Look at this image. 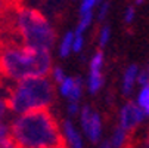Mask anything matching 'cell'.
Masks as SVG:
<instances>
[{
  "label": "cell",
  "mask_w": 149,
  "mask_h": 148,
  "mask_svg": "<svg viewBox=\"0 0 149 148\" xmlns=\"http://www.w3.org/2000/svg\"><path fill=\"white\" fill-rule=\"evenodd\" d=\"M92 21H93V12H86V13H81L80 15V19H78V24H77V28L74 33L77 34H84L90 25H92Z\"/></svg>",
  "instance_id": "obj_14"
},
{
  "label": "cell",
  "mask_w": 149,
  "mask_h": 148,
  "mask_svg": "<svg viewBox=\"0 0 149 148\" xmlns=\"http://www.w3.org/2000/svg\"><path fill=\"white\" fill-rule=\"evenodd\" d=\"M9 114H10V110L8 104V93L6 90L0 89V121H6Z\"/></svg>",
  "instance_id": "obj_15"
},
{
  "label": "cell",
  "mask_w": 149,
  "mask_h": 148,
  "mask_svg": "<svg viewBox=\"0 0 149 148\" xmlns=\"http://www.w3.org/2000/svg\"><path fill=\"white\" fill-rule=\"evenodd\" d=\"M145 148H149V147H148V145H146V147H145Z\"/></svg>",
  "instance_id": "obj_30"
},
{
  "label": "cell",
  "mask_w": 149,
  "mask_h": 148,
  "mask_svg": "<svg viewBox=\"0 0 149 148\" xmlns=\"http://www.w3.org/2000/svg\"><path fill=\"white\" fill-rule=\"evenodd\" d=\"M84 46V36L74 33V40H72V52H81Z\"/></svg>",
  "instance_id": "obj_20"
},
{
  "label": "cell",
  "mask_w": 149,
  "mask_h": 148,
  "mask_svg": "<svg viewBox=\"0 0 149 148\" xmlns=\"http://www.w3.org/2000/svg\"><path fill=\"white\" fill-rule=\"evenodd\" d=\"M102 0H81V5H80V15L81 13H86V12H93L95 6L99 5Z\"/></svg>",
  "instance_id": "obj_17"
},
{
  "label": "cell",
  "mask_w": 149,
  "mask_h": 148,
  "mask_svg": "<svg viewBox=\"0 0 149 148\" xmlns=\"http://www.w3.org/2000/svg\"><path fill=\"white\" fill-rule=\"evenodd\" d=\"M10 24L21 40V45L33 49L52 51L56 41L55 28L37 9L25 6L16 8L10 18Z\"/></svg>",
  "instance_id": "obj_4"
},
{
  "label": "cell",
  "mask_w": 149,
  "mask_h": 148,
  "mask_svg": "<svg viewBox=\"0 0 149 148\" xmlns=\"http://www.w3.org/2000/svg\"><path fill=\"white\" fill-rule=\"evenodd\" d=\"M80 104L78 102H68V107H67V113L71 116V117H74V116H77L78 113H80Z\"/></svg>",
  "instance_id": "obj_22"
},
{
  "label": "cell",
  "mask_w": 149,
  "mask_h": 148,
  "mask_svg": "<svg viewBox=\"0 0 149 148\" xmlns=\"http://www.w3.org/2000/svg\"><path fill=\"white\" fill-rule=\"evenodd\" d=\"M10 138L18 148H67L61 126L49 110L16 116L10 124Z\"/></svg>",
  "instance_id": "obj_1"
},
{
  "label": "cell",
  "mask_w": 149,
  "mask_h": 148,
  "mask_svg": "<svg viewBox=\"0 0 149 148\" xmlns=\"http://www.w3.org/2000/svg\"><path fill=\"white\" fill-rule=\"evenodd\" d=\"M8 9H9V2L8 0H0V18H3L6 15Z\"/></svg>",
  "instance_id": "obj_24"
},
{
  "label": "cell",
  "mask_w": 149,
  "mask_h": 148,
  "mask_svg": "<svg viewBox=\"0 0 149 148\" xmlns=\"http://www.w3.org/2000/svg\"><path fill=\"white\" fill-rule=\"evenodd\" d=\"M130 141H132L130 133L127 130H124V129H121L120 126H117L111 139H109V144H111L112 148H129Z\"/></svg>",
  "instance_id": "obj_11"
},
{
  "label": "cell",
  "mask_w": 149,
  "mask_h": 148,
  "mask_svg": "<svg viewBox=\"0 0 149 148\" xmlns=\"http://www.w3.org/2000/svg\"><path fill=\"white\" fill-rule=\"evenodd\" d=\"M146 73H148V77H149V67L146 68Z\"/></svg>",
  "instance_id": "obj_28"
},
{
  "label": "cell",
  "mask_w": 149,
  "mask_h": 148,
  "mask_svg": "<svg viewBox=\"0 0 149 148\" xmlns=\"http://www.w3.org/2000/svg\"><path fill=\"white\" fill-rule=\"evenodd\" d=\"M72 40H74V31H68L62 36L59 43V56L67 58L72 52Z\"/></svg>",
  "instance_id": "obj_12"
},
{
  "label": "cell",
  "mask_w": 149,
  "mask_h": 148,
  "mask_svg": "<svg viewBox=\"0 0 149 148\" xmlns=\"http://www.w3.org/2000/svg\"><path fill=\"white\" fill-rule=\"evenodd\" d=\"M148 81H149V77H148L146 70H139V73H137V83L140 84V86H145Z\"/></svg>",
  "instance_id": "obj_23"
},
{
  "label": "cell",
  "mask_w": 149,
  "mask_h": 148,
  "mask_svg": "<svg viewBox=\"0 0 149 148\" xmlns=\"http://www.w3.org/2000/svg\"><path fill=\"white\" fill-rule=\"evenodd\" d=\"M109 39H111V28L108 25H102L97 34V45L99 48H105L106 45L109 43Z\"/></svg>",
  "instance_id": "obj_16"
},
{
  "label": "cell",
  "mask_w": 149,
  "mask_h": 148,
  "mask_svg": "<svg viewBox=\"0 0 149 148\" xmlns=\"http://www.w3.org/2000/svg\"><path fill=\"white\" fill-rule=\"evenodd\" d=\"M80 124L81 129L86 135V138L93 142L97 144L102 138V119L100 114L90 105H83L80 108Z\"/></svg>",
  "instance_id": "obj_5"
},
{
  "label": "cell",
  "mask_w": 149,
  "mask_h": 148,
  "mask_svg": "<svg viewBox=\"0 0 149 148\" xmlns=\"http://www.w3.org/2000/svg\"><path fill=\"white\" fill-rule=\"evenodd\" d=\"M0 148H18V145L12 141V138H9L8 141H5V142L0 144Z\"/></svg>",
  "instance_id": "obj_25"
},
{
  "label": "cell",
  "mask_w": 149,
  "mask_h": 148,
  "mask_svg": "<svg viewBox=\"0 0 149 148\" xmlns=\"http://www.w3.org/2000/svg\"><path fill=\"white\" fill-rule=\"evenodd\" d=\"M137 73H139V67L132 64L127 67V70L123 74V80H121V92L123 95L129 96L132 95L136 83H137Z\"/></svg>",
  "instance_id": "obj_10"
},
{
  "label": "cell",
  "mask_w": 149,
  "mask_h": 148,
  "mask_svg": "<svg viewBox=\"0 0 149 148\" xmlns=\"http://www.w3.org/2000/svg\"><path fill=\"white\" fill-rule=\"evenodd\" d=\"M99 148H112V147H111L109 141H105V142H102V144L99 145Z\"/></svg>",
  "instance_id": "obj_26"
},
{
  "label": "cell",
  "mask_w": 149,
  "mask_h": 148,
  "mask_svg": "<svg viewBox=\"0 0 149 148\" xmlns=\"http://www.w3.org/2000/svg\"><path fill=\"white\" fill-rule=\"evenodd\" d=\"M52 68L50 51L33 49L19 43L0 46V79L15 83L30 77H47Z\"/></svg>",
  "instance_id": "obj_2"
},
{
  "label": "cell",
  "mask_w": 149,
  "mask_h": 148,
  "mask_svg": "<svg viewBox=\"0 0 149 148\" xmlns=\"http://www.w3.org/2000/svg\"><path fill=\"white\" fill-rule=\"evenodd\" d=\"M61 132H62L63 141H65V145L68 148H84L81 133L77 130V128L74 126V123L71 120H63L62 121Z\"/></svg>",
  "instance_id": "obj_9"
},
{
  "label": "cell",
  "mask_w": 149,
  "mask_h": 148,
  "mask_svg": "<svg viewBox=\"0 0 149 148\" xmlns=\"http://www.w3.org/2000/svg\"><path fill=\"white\" fill-rule=\"evenodd\" d=\"M50 76H52V79H50V80H52L53 83H58V84H59L63 79L67 77L65 71H63L61 67H53V68H52V71H50Z\"/></svg>",
  "instance_id": "obj_18"
},
{
  "label": "cell",
  "mask_w": 149,
  "mask_h": 148,
  "mask_svg": "<svg viewBox=\"0 0 149 148\" xmlns=\"http://www.w3.org/2000/svg\"><path fill=\"white\" fill-rule=\"evenodd\" d=\"M118 120H120V124H118L120 128L127 130L129 133H132L133 130H136V128H139V124L145 120V114L137 107L136 102L130 101V102L124 104L121 107Z\"/></svg>",
  "instance_id": "obj_7"
},
{
  "label": "cell",
  "mask_w": 149,
  "mask_h": 148,
  "mask_svg": "<svg viewBox=\"0 0 149 148\" xmlns=\"http://www.w3.org/2000/svg\"><path fill=\"white\" fill-rule=\"evenodd\" d=\"M103 64H105L103 52L102 51L95 52L89 64V79H87V89H89V93L92 95H96L103 88V83H105Z\"/></svg>",
  "instance_id": "obj_6"
},
{
  "label": "cell",
  "mask_w": 149,
  "mask_h": 148,
  "mask_svg": "<svg viewBox=\"0 0 149 148\" xmlns=\"http://www.w3.org/2000/svg\"><path fill=\"white\" fill-rule=\"evenodd\" d=\"M146 0H134V6H142Z\"/></svg>",
  "instance_id": "obj_27"
},
{
  "label": "cell",
  "mask_w": 149,
  "mask_h": 148,
  "mask_svg": "<svg viewBox=\"0 0 149 148\" xmlns=\"http://www.w3.org/2000/svg\"><path fill=\"white\" fill-rule=\"evenodd\" d=\"M124 22L127 24V25H130L133 21L136 19V8L134 6H129L125 11H124Z\"/></svg>",
  "instance_id": "obj_21"
},
{
  "label": "cell",
  "mask_w": 149,
  "mask_h": 148,
  "mask_svg": "<svg viewBox=\"0 0 149 148\" xmlns=\"http://www.w3.org/2000/svg\"><path fill=\"white\" fill-rule=\"evenodd\" d=\"M136 104H137V107L143 111L145 117H148L149 116V81L145 84V86H142V90L137 95Z\"/></svg>",
  "instance_id": "obj_13"
},
{
  "label": "cell",
  "mask_w": 149,
  "mask_h": 148,
  "mask_svg": "<svg viewBox=\"0 0 149 148\" xmlns=\"http://www.w3.org/2000/svg\"><path fill=\"white\" fill-rule=\"evenodd\" d=\"M6 93L10 113L21 116L37 110H49L55 101V84L49 77H30L15 81Z\"/></svg>",
  "instance_id": "obj_3"
},
{
  "label": "cell",
  "mask_w": 149,
  "mask_h": 148,
  "mask_svg": "<svg viewBox=\"0 0 149 148\" xmlns=\"http://www.w3.org/2000/svg\"><path fill=\"white\" fill-rule=\"evenodd\" d=\"M109 12V2H106V0H102L99 3V11H97V21L102 22L103 19H106V15Z\"/></svg>",
  "instance_id": "obj_19"
},
{
  "label": "cell",
  "mask_w": 149,
  "mask_h": 148,
  "mask_svg": "<svg viewBox=\"0 0 149 148\" xmlns=\"http://www.w3.org/2000/svg\"><path fill=\"white\" fill-rule=\"evenodd\" d=\"M8 2H9V3H10V2H16V0H8Z\"/></svg>",
  "instance_id": "obj_29"
},
{
  "label": "cell",
  "mask_w": 149,
  "mask_h": 148,
  "mask_svg": "<svg viewBox=\"0 0 149 148\" xmlns=\"http://www.w3.org/2000/svg\"><path fill=\"white\" fill-rule=\"evenodd\" d=\"M59 93L70 102H80L83 95V81L80 77L67 76L59 83Z\"/></svg>",
  "instance_id": "obj_8"
}]
</instances>
